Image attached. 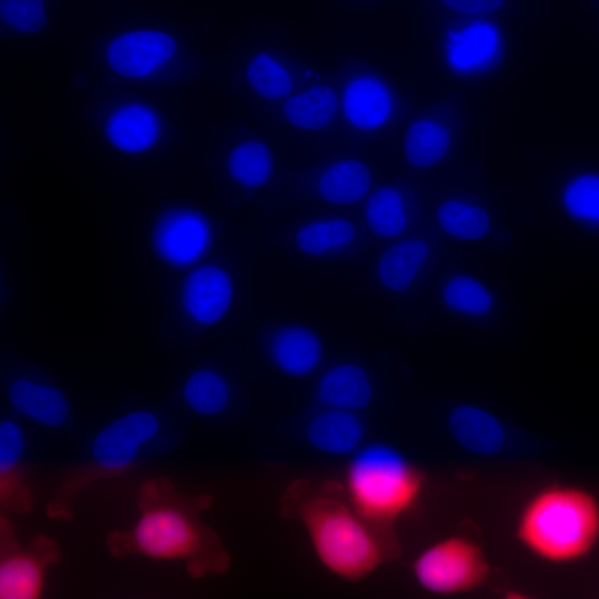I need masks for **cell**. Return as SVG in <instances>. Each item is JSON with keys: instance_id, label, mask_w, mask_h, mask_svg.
<instances>
[{"instance_id": "cell-1", "label": "cell", "mask_w": 599, "mask_h": 599, "mask_svg": "<svg viewBox=\"0 0 599 599\" xmlns=\"http://www.w3.org/2000/svg\"><path fill=\"white\" fill-rule=\"evenodd\" d=\"M519 544L551 565L586 558L599 541V500L576 485L552 484L535 491L515 525Z\"/></svg>"}, {"instance_id": "cell-2", "label": "cell", "mask_w": 599, "mask_h": 599, "mask_svg": "<svg viewBox=\"0 0 599 599\" xmlns=\"http://www.w3.org/2000/svg\"><path fill=\"white\" fill-rule=\"evenodd\" d=\"M296 509L317 559L336 577L358 580L385 559L374 526L348 500L329 494H309L297 502Z\"/></svg>"}, {"instance_id": "cell-3", "label": "cell", "mask_w": 599, "mask_h": 599, "mask_svg": "<svg viewBox=\"0 0 599 599\" xmlns=\"http://www.w3.org/2000/svg\"><path fill=\"white\" fill-rule=\"evenodd\" d=\"M348 502L373 526L392 524L419 500L423 473L396 446L364 443L348 457L345 469Z\"/></svg>"}, {"instance_id": "cell-4", "label": "cell", "mask_w": 599, "mask_h": 599, "mask_svg": "<svg viewBox=\"0 0 599 599\" xmlns=\"http://www.w3.org/2000/svg\"><path fill=\"white\" fill-rule=\"evenodd\" d=\"M140 505L132 528L113 541L119 551L154 560L184 561L199 570L209 568L206 560L215 555V542L186 501L164 487L148 484Z\"/></svg>"}, {"instance_id": "cell-5", "label": "cell", "mask_w": 599, "mask_h": 599, "mask_svg": "<svg viewBox=\"0 0 599 599\" xmlns=\"http://www.w3.org/2000/svg\"><path fill=\"white\" fill-rule=\"evenodd\" d=\"M489 570L480 546L461 535L434 541L416 556L412 566L417 585L437 596L470 592L485 583Z\"/></svg>"}, {"instance_id": "cell-6", "label": "cell", "mask_w": 599, "mask_h": 599, "mask_svg": "<svg viewBox=\"0 0 599 599\" xmlns=\"http://www.w3.org/2000/svg\"><path fill=\"white\" fill-rule=\"evenodd\" d=\"M167 441V424L151 410L125 413L100 428L89 445L94 471L113 475L129 470Z\"/></svg>"}, {"instance_id": "cell-7", "label": "cell", "mask_w": 599, "mask_h": 599, "mask_svg": "<svg viewBox=\"0 0 599 599\" xmlns=\"http://www.w3.org/2000/svg\"><path fill=\"white\" fill-rule=\"evenodd\" d=\"M366 427L356 412L325 407L303 428L305 443L329 457H349L365 443Z\"/></svg>"}, {"instance_id": "cell-8", "label": "cell", "mask_w": 599, "mask_h": 599, "mask_svg": "<svg viewBox=\"0 0 599 599\" xmlns=\"http://www.w3.org/2000/svg\"><path fill=\"white\" fill-rule=\"evenodd\" d=\"M38 541L27 548L11 547L0 560V598L34 599L44 588L48 565L54 557Z\"/></svg>"}, {"instance_id": "cell-9", "label": "cell", "mask_w": 599, "mask_h": 599, "mask_svg": "<svg viewBox=\"0 0 599 599\" xmlns=\"http://www.w3.org/2000/svg\"><path fill=\"white\" fill-rule=\"evenodd\" d=\"M446 428L451 439L465 451L491 457L507 446L506 426L491 413L473 405H458L447 416Z\"/></svg>"}, {"instance_id": "cell-10", "label": "cell", "mask_w": 599, "mask_h": 599, "mask_svg": "<svg viewBox=\"0 0 599 599\" xmlns=\"http://www.w3.org/2000/svg\"><path fill=\"white\" fill-rule=\"evenodd\" d=\"M173 39L156 31H134L115 38L108 49L111 67L126 77H141L174 52Z\"/></svg>"}, {"instance_id": "cell-11", "label": "cell", "mask_w": 599, "mask_h": 599, "mask_svg": "<svg viewBox=\"0 0 599 599\" xmlns=\"http://www.w3.org/2000/svg\"><path fill=\"white\" fill-rule=\"evenodd\" d=\"M8 398L12 408L34 425L48 429H61L69 425V402L55 387L18 378L10 385Z\"/></svg>"}, {"instance_id": "cell-12", "label": "cell", "mask_w": 599, "mask_h": 599, "mask_svg": "<svg viewBox=\"0 0 599 599\" xmlns=\"http://www.w3.org/2000/svg\"><path fill=\"white\" fill-rule=\"evenodd\" d=\"M207 231L195 215L184 212L167 214L158 225L154 243L158 252L170 263L184 265L197 257L205 247Z\"/></svg>"}, {"instance_id": "cell-13", "label": "cell", "mask_w": 599, "mask_h": 599, "mask_svg": "<svg viewBox=\"0 0 599 599\" xmlns=\"http://www.w3.org/2000/svg\"><path fill=\"white\" fill-rule=\"evenodd\" d=\"M317 397L324 407L358 412L372 400V386L367 374L353 364H341L322 377Z\"/></svg>"}, {"instance_id": "cell-14", "label": "cell", "mask_w": 599, "mask_h": 599, "mask_svg": "<svg viewBox=\"0 0 599 599\" xmlns=\"http://www.w3.org/2000/svg\"><path fill=\"white\" fill-rule=\"evenodd\" d=\"M231 284L220 268L209 266L196 271L187 281L184 301L189 312L202 323H213L226 311Z\"/></svg>"}, {"instance_id": "cell-15", "label": "cell", "mask_w": 599, "mask_h": 599, "mask_svg": "<svg viewBox=\"0 0 599 599\" xmlns=\"http://www.w3.org/2000/svg\"><path fill=\"white\" fill-rule=\"evenodd\" d=\"M27 434L13 418L0 422V497L4 506H21L22 473L27 457Z\"/></svg>"}, {"instance_id": "cell-16", "label": "cell", "mask_w": 599, "mask_h": 599, "mask_svg": "<svg viewBox=\"0 0 599 599\" xmlns=\"http://www.w3.org/2000/svg\"><path fill=\"white\" fill-rule=\"evenodd\" d=\"M498 50V34L493 24L477 21L460 32H449L448 60L453 68L468 72L491 63Z\"/></svg>"}, {"instance_id": "cell-17", "label": "cell", "mask_w": 599, "mask_h": 599, "mask_svg": "<svg viewBox=\"0 0 599 599\" xmlns=\"http://www.w3.org/2000/svg\"><path fill=\"white\" fill-rule=\"evenodd\" d=\"M271 354L283 373L291 376H304L318 365L321 345L311 332L292 327L282 331L274 338Z\"/></svg>"}, {"instance_id": "cell-18", "label": "cell", "mask_w": 599, "mask_h": 599, "mask_svg": "<svg viewBox=\"0 0 599 599\" xmlns=\"http://www.w3.org/2000/svg\"><path fill=\"white\" fill-rule=\"evenodd\" d=\"M344 110L356 126L375 128L389 115V95L379 82L361 78L348 85L344 97Z\"/></svg>"}, {"instance_id": "cell-19", "label": "cell", "mask_w": 599, "mask_h": 599, "mask_svg": "<svg viewBox=\"0 0 599 599\" xmlns=\"http://www.w3.org/2000/svg\"><path fill=\"white\" fill-rule=\"evenodd\" d=\"M156 134L153 113L141 105H129L116 111L108 123L110 141L119 149L136 152L148 148Z\"/></svg>"}, {"instance_id": "cell-20", "label": "cell", "mask_w": 599, "mask_h": 599, "mask_svg": "<svg viewBox=\"0 0 599 599\" xmlns=\"http://www.w3.org/2000/svg\"><path fill=\"white\" fill-rule=\"evenodd\" d=\"M182 396L191 412L209 418L222 415L231 399L225 379L210 369L194 372L186 379Z\"/></svg>"}, {"instance_id": "cell-21", "label": "cell", "mask_w": 599, "mask_h": 599, "mask_svg": "<svg viewBox=\"0 0 599 599\" xmlns=\"http://www.w3.org/2000/svg\"><path fill=\"white\" fill-rule=\"evenodd\" d=\"M426 256L427 247L419 240L404 241L388 248L378 266L382 282L393 291L407 288Z\"/></svg>"}, {"instance_id": "cell-22", "label": "cell", "mask_w": 599, "mask_h": 599, "mask_svg": "<svg viewBox=\"0 0 599 599\" xmlns=\"http://www.w3.org/2000/svg\"><path fill=\"white\" fill-rule=\"evenodd\" d=\"M370 174L367 167L356 161H345L332 166L319 181V192L333 203H352L368 191Z\"/></svg>"}, {"instance_id": "cell-23", "label": "cell", "mask_w": 599, "mask_h": 599, "mask_svg": "<svg viewBox=\"0 0 599 599\" xmlns=\"http://www.w3.org/2000/svg\"><path fill=\"white\" fill-rule=\"evenodd\" d=\"M336 109L334 92L327 87H314L309 91L288 99L284 112L290 122L304 130L325 126Z\"/></svg>"}, {"instance_id": "cell-24", "label": "cell", "mask_w": 599, "mask_h": 599, "mask_svg": "<svg viewBox=\"0 0 599 599\" xmlns=\"http://www.w3.org/2000/svg\"><path fill=\"white\" fill-rule=\"evenodd\" d=\"M447 148L448 135L436 123L417 121L407 132L405 153L408 161L416 166L427 167L437 163Z\"/></svg>"}, {"instance_id": "cell-25", "label": "cell", "mask_w": 599, "mask_h": 599, "mask_svg": "<svg viewBox=\"0 0 599 599\" xmlns=\"http://www.w3.org/2000/svg\"><path fill=\"white\" fill-rule=\"evenodd\" d=\"M272 160L265 145L248 142L237 146L230 155L229 170L238 182L254 187L270 176Z\"/></svg>"}, {"instance_id": "cell-26", "label": "cell", "mask_w": 599, "mask_h": 599, "mask_svg": "<svg viewBox=\"0 0 599 599\" xmlns=\"http://www.w3.org/2000/svg\"><path fill=\"white\" fill-rule=\"evenodd\" d=\"M366 217L372 230L380 236H395L405 227L399 194L392 187L376 191L366 206Z\"/></svg>"}, {"instance_id": "cell-27", "label": "cell", "mask_w": 599, "mask_h": 599, "mask_svg": "<svg viewBox=\"0 0 599 599\" xmlns=\"http://www.w3.org/2000/svg\"><path fill=\"white\" fill-rule=\"evenodd\" d=\"M438 220L447 233L464 240L481 237L489 224L488 215L483 209L455 201L439 207Z\"/></svg>"}, {"instance_id": "cell-28", "label": "cell", "mask_w": 599, "mask_h": 599, "mask_svg": "<svg viewBox=\"0 0 599 599\" xmlns=\"http://www.w3.org/2000/svg\"><path fill=\"white\" fill-rule=\"evenodd\" d=\"M353 236L351 223L336 220L305 226L297 235V244L305 253L317 255L331 247L347 244Z\"/></svg>"}, {"instance_id": "cell-29", "label": "cell", "mask_w": 599, "mask_h": 599, "mask_svg": "<svg viewBox=\"0 0 599 599\" xmlns=\"http://www.w3.org/2000/svg\"><path fill=\"white\" fill-rule=\"evenodd\" d=\"M247 75L252 87L266 99H280L292 88L288 74L264 53L253 59L248 65Z\"/></svg>"}, {"instance_id": "cell-30", "label": "cell", "mask_w": 599, "mask_h": 599, "mask_svg": "<svg viewBox=\"0 0 599 599\" xmlns=\"http://www.w3.org/2000/svg\"><path fill=\"white\" fill-rule=\"evenodd\" d=\"M445 301L456 311L481 314L490 304L491 297L487 290L475 280L460 275L454 277L444 292Z\"/></svg>"}, {"instance_id": "cell-31", "label": "cell", "mask_w": 599, "mask_h": 599, "mask_svg": "<svg viewBox=\"0 0 599 599\" xmlns=\"http://www.w3.org/2000/svg\"><path fill=\"white\" fill-rule=\"evenodd\" d=\"M565 203L573 216L599 223V177L586 175L575 180L566 190Z\"/></svg>"}, {"instance_id": "cell-32", "label": "cell", "mask_w": 599, "mask_h": 599, "mask_svg": "<svg viewBox=\"0 0 599 599\" xmlns=\"http://www.w3.org/2000/svg\"><path fill=\"white\" fill-rule=\"evenodd\" d=\"M2 19L11 27L34 32L45 23V11L42 0H0Z\"/></svg>"}, {"instance_id": "cell-33", "label": "cell", "mask_w": 599, "mask_h": 599, "mask_svg": "<svg viewBox=\"0 0 599 599\" xmlns=\"http://www.w3.org/2000/svg\"><path fill=\"white\" fill-rule=\"evenodd\" d=\"M443 2L464 13H488L498 10L505 0H443Z\"/></svg>"}]
</instances>
